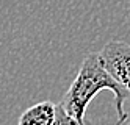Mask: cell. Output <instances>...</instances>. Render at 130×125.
<instances>
[{
	"mask_svg": "<svg viewBox=\"0 0 130 125\" xmlns=\"http://www.w3.org/2000/svg\"><path fill=\"white\" fill-rule=\"evenodd\" d=\"M108 89L115 95V106L118 113V122L122 123L127 120V113L124 111V102L130 99V92L124 89L110 72L104 67L99 53H89L83 58L77 77L71 83V88L64 94L61 100L63 108L71 116L80 122H86V108L94 95L100 91Z\"/></svg>",
	"mask_w": 130,
	"mask_h": 125,
	"instance_id": "cell-1",
	"label": "cell"
},
{
	"mask_svg": "<svg viewBox=\"0 0 130 125\" xmlns=\"http://www.w3.org/2000/svg\"><path fill=\"white\" fill-rule=\"evenodd\" d=\"M100 61L110 75L130 92V44L124 41H110L99 52Z\"/></svg>",
	"mask_w": 130,
	"mask_h": 125,
	"instance_id": "cell-2",
	"label": "cell"
},
{
	"mask_svg": "<svg viewBox=\"0 0 130 125\" xmlns=\"http://www.w3.org/2000/svg\"><path fill=\"white\" fill-rule=\"evenodd\" d=\"M57 105L44 100L27 108L19 117L17 125H53Z\"/></svg>",
	"mask_w": 130,
	"mask_h": 125,
	"instance_id": "cell-3",
	"label": "cell"
},
{
	"mask_svg": "<svg viewBox=\"0 0 130 125\" xmlns=\"http://www.w3.org/2000/svg\"><path fill=\"white\" fill-rule=\"evenodd\" d=\"M53 125H91V122L89 120L80 122L78 119L71 116V114L63 108L61 103H58L57 105V113H55V122H53Z\"/></svg>",
	"mask_w": 130,
	"mask_h": 125,
	"instance_id": "cell-4",
	"label": "cell"
}]
</instances>
